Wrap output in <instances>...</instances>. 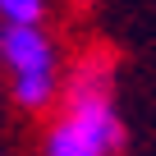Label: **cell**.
I'll return each instance as SVG.
<instances>
[{"mask_svg":"<svg viewBox=\"0 0 156 156\" xmlns=\"http://www.w3.org/2000/svg\"><path fill=\"white\" fill-rule=\"evenodd\" d=\"M119 138L124 129L110 106V69L106 60H92L69 87V110L46 133V156H110Z\"/></svg>","mask_w":156,"mask_h":156,"instance_id":"6da1fadb","label":"cell"},{"mask_svg":"<svg viewBox=\"0 0 156 156\" xmlns=\"http://www.w3.org/2000/svg\"><path fill=\"white\" fill-rule=\"evenodd\" d=\"M0 60L14 78L23 73H55V46L41 32V23H9L0 32Z\"/></svg>","mask_w":156,"mask_h":156,"instance_id":"7a4b0ae2","label":"cell"},{"mask_svg":"<svg viewBox=\"0 0 156 156\" xmlns=\"http://www.w3.org/2000/svg\"><path fill=\"white\" fill-rule=\"evenodd\" d=\"M51 97H55V73H23V78H14V101L23 110H41V106H51Z\"/></svg>","mask_w":156,"mask_h":156,"instance_id":"3957f363","label":"cell"},{"mask_svg":"<svg viewBox=\"0 0 156 156\" xmlns=\"http://www.w3.org/2000/svg\"><path fill=\"white\" fill-rule=\"evenodd\" d=\"M46 0H0V19L5 23H41Z\"/></svg>","mask_w":156,"mask_h":156,"instance_id":"277c9868","label":"cell"}]
</instances>
